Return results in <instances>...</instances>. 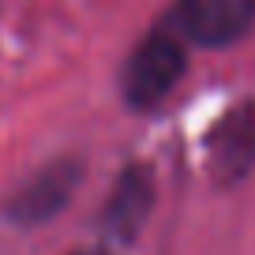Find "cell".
I'll list each match as a JSON object with an SVG mask.
<instances>
[{"label": "cell", "mask_w": 255, "mask_h": 255, "mask_svg": "<svg viewBox=\"0 0 255 255\" xmlns=\"http://www.w3.org/2000/svg\"><path fill=\"white\" fill-rule=\"evenodd\" d=\"M184 64H188V53H184V41L173 26H158L150 30L139 49L131 53L124 68V98L135 109H150L158 105L169 90L180 83Z\"/></svg>", "instance_id": "cell-1"}, {"label": "cell", "mask_w": 255, "mask_h": 255, "mask_svg": "<svg viewBox=\"0 0 255 255\" xmlns=\"http://www.w3.org/2000/svg\"><path fill=\"white\" fill-rule=\"evenodd\" d=\"M255 26V0H176V30L195 45H233Z\"/></svg>", "instance_id": "cell-2"}, {"label": "cell", "mask_w": 255, "mask_h": 255, "mask_svg": "<svg viewBox=\"0 0 255 255\" xmlns=\"http://www.w3.org/2000/svg\"><path fill=\"white\" fill-rule=\"evenodd\" d=\"M255 169V102L229 109L210 131V173L218 184H237Z\"/></svg>", "instance_id": "cell-3"}, {"label": "cell", "mask_w": 255, "mask_h": 255, "mask_svg": "<svg viewBox=\"0 0 255 255\" xmlns=\"http://www.w3.org/2000/svg\"><path fill=\"white\" fill-rule=\"evenodd\" d=\"M150 199H154L150 173H146L143 165L128 169V173L120 176L117 191H113L109 210H105V229H109L113 237H120V240L135 237V229L143 225L146 210H150Z\"/></svg>", "instance_id": "cell-4"}, {"label": "cell", "mask_w": 255, "mask_h": 255, "mask_svg": "<svg viewBox=\"0 0 255 255\" xmlns=\"http://www.w3.org/2000/svg\"><path fill=\"white\" fill-rule=\"evenodd\" d=\"M75 184V165H49L45 173H38L11 203V218H23V222H41L49 218Z\"/></svg>", "instance_id": "cell-5"}, {"label": "cell", "mask_w": 255, "mask_h": 255, "mask_svg": "<svg viewBox=\"0 0 255 255\" xmlns=\"http://www.w3.org/2000/svg\"><path fill=\"white\" fill-rule=\"evenodd\" d=\"M75 255H105V252H75Z\"/></svg>", "instance_id": "cell-6"}]
</instances>
